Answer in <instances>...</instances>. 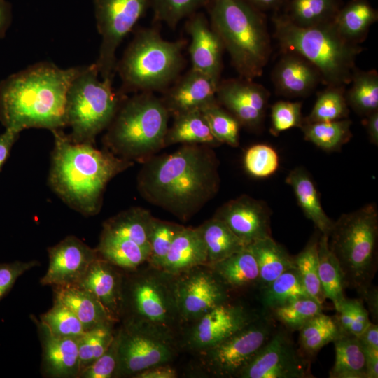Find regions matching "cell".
I'll return each instance as SVG.
<instances>
[{
	"label": "cell",
	"mask_w": 378,
	"mask_h": 378,
	"mask_svg": "<svg viewBox=\"0 0 378 378\" xmlns=\"http://www.w3.org/2000/svg\"><path fill=\"white\" fill-rule=\"evenodd\" d=\"M177 377L178 374L175 368L169 364H163L138 372L132 378H176Z\"/></svg>",
	"instance_id": "55"
},
{
	"label": "cell",
	"mask_w": 378,
	"mask_h": 378,
	"mask_svg": "<svg viewBox=\"0 0 378 378\" xmlns=\"http://www.w3.org/2000/svg\"><path fill=\"white\" fill-rule=\"evenodd\" d=\"M99 78L95 63L84 66L69 88L66 122L74 143L94 145L96 136L110 125L125 97L114 90L113 82Z\"/></svg>",
	"instance_id": "9"
},
{
	"label": "cell",
	"mask_w": 378,
	"mask_h": 378,
	"mask_svg": "<svg viewBox=\"0 0 378 378\" xmlns=\"http://www.w3.org/2000/svg\"><path fill=\"white\" fill-rule=\"evenodd\" d=\"M349 114L344 86H329L320 93L303 122H325L346 118Z\"/></svg>",
	"instance_id": "44"
},
{
	"label": "cell",
	"mask_w": 378,
	"mask_h": 378,
	"mask_svg": "<svg viewBox=\"0 0 378 378\" xmlns=\"http://www.w3.org/2000/svg\"><path fill=\"white\" fill-rule=\"evenodd\" d=\"M169 113L162 99L142 92L122 99L103 137L107 150L130 161H146L165 146Z\"/></svg>",
	"instance_id": "6"
},
{
	"label": "cell",
	"mask_w": 378,
	"mask_h": 378,
	"mask_svg": "<svg viewBox=\"0 0 378 378\" xmlns=\"http://www.w3.org/2000/svg\"><path fill=\"white\" fill-rule=\"evenodd\" d=\"M207 251V265L219 262L244 249L246 245L216 217L198 227Z\"/></svg>",
	"instance_id": "34"
},
{
	"label": "cell",
	"mask_w": 378,
	"mask_h": 378,
	"mask_svg": "<svg viewBox=\"0 0 378 378\" xmlns=\"http://www.w3.org/2000/svg\"><path fill=\"white\" fill-rule=\"evenodd\" d=\"M272 76L279 93L288 97L307 95L322 81L312 64L297 54L286 52L276 64Z\"/></svg>",
	"instance_id": "24"
},
{
	"label": "cell",
	"mask_w": 378,
	"mask_h": 378,
	"mask_svg": "<svg viewBox=\"0 0 378 378\" xmlns=\"http://www.w3.org/2000/svg\"><path fill=\"white\" fill-rule=\"evenodd\" d=\"M47 251L49 265L40 284L52 287L78 285L99 257L96 248L74 235L66 237Z\"/></svg>",
	"instance_id": "17"
},
{
	"label": "cell",
	"mask_w": 378,
	"mask_h": 378,
	"mask_svg": "<svg viewBox=\"0 0 378 378\" xmlns=\"http://www.w3.org/2000/svg\"><path fill=\"white\" fill-rule=\"evenodd\" d=\"M117 331L116 377L132 378L149 368L170 364L180 348L176 332L146 323L122 321Z\"/></svg>",
	"instance_id": "11"
},
{
	"label": "cell",
	"mask_w": 378,
	"mask_h": 378,
	"mask_svg": "<svg viewBox=\"0 0 378 378\" xmlns=\"http://www.w3.org/2000/svg\"><path fill=\"white\" fill-rule=\"evenodd\" d=\"M284 329L274 332L241 370L239 378H304L309 374L306 361Z\"/></svg>",
	"instance_id": "16"
},
{
	"label": "cell",
	"mask_w": 378,
	"mask_h": 378,
	"mask_svg": "<svg viewBox=\"0 0 378 378\" xmlns=\"http://www.w3.org/2000/svg\"><path fill=\"white\" fill-rule=\"evenodd\" d=\"M299 332V351L304 358L314 356L325 345L346 334L335 316L323 312L309 320Z\"/></svg>",
	"instance_id": "36"
},
{
	"label": "cell",
	"mask_w": 378,
	"mask_h": 378,
	"mask_svg": "<svg viewBox=\"0 0 378 378\" xmlns=\"http://www.w3.org/2000/svg\"><path fill=\"white\" fill-rule=\"evenodd\" d=\"M211 26L241 78L260 76L271 53L266 20L247 0H211Z\"/></svg>",
	"instance_id": "4"
},
{
	"label": "cell",
	"mask_w": 378,
	"mask_h": 378,
	"mask_svg": "<svg viewBox=\"0 0 378 378\" xmlns=\"http://www.w3.org/2000/svg\"><path fill=\"white\" fill-rule=\"evenodd\" d=\"M364 347L378 349V326L371 323L370 326L357 337Z\"/></svg>",
	"instance_id": "57"
},
{
	"label": "cell",
	"mask_w": 378,
	"mask_h": 378,
	"mask_svg": "<svg viewBox=\"0 0 378 378\" xmlns=\"http://www.w3.org/2000/svg\"><path fill=\"white\" fill-rule=\"evenodd\" d=\"M115 325L107 324L85 331L78 338L80 372L107 349L115 333Z\"/></svg>",
	"instance_id": "46"
},
{
	"label": "cell",
	"mask_w": 378,
	"mask_h": 378,
	"mask_svg": "<svg viewBox=\"0 0 378 378\" xmlns=\"http://www.w3.org/2000/svg\"><path fill=\"white\" fill-rule=\"evenodd\" d=\"M209 265L231 293L254 286L258 287V264L248 246L241 251Z\"/></svg>",
	"instance_id": "28"
},
{
	"label": "cell",
	"mask_w": 378,
	"mask_h": 378,
	"mask_svg": "<svg viewBox=\"0 0 378 378\" xmlns=\"http://www.w3.org/2000/svg\"><path fill=\"white\" fill-rule=\"evenodd\" d=\"M120 321L146 323L176 332L181 323L175 276L150 265L123 270Z\"/></svg>",
	"instance_id": "10"
},
{
	"label": "cell",
	"mask_w": 378,
	"mask_h": 378,
	"mask_svg": "<svg viewBox=\"0 0 378 378\" xmlns=\"http://www.w3.org/2000/svg\"><path fill=\"white\" fill-rule=\"evenodd\" d=\"M10 21V6L6 0H0V38L4 36Z\"/></svg>",
	"instance_id": "59"
},
{
	"label": "cell",
	"mask_w": 378,
	"mask_h": 378,
	"mask_svg": "<svg viewBox=\"0 0 378 378\" xmlns=\"http://www.w3.org/2000/svg\"><path fill=\"white\" fill-rule=\"evenodd\" d=\"M337 0H289L286 17L300 27L332 21L340 10Z\"/></svg>",
	"instance_id": "41"
},
{
	"label": "cell",
	"mask_w": 378,
	"mask_h": 378,
	"mask_svg": "<svg viewBox=\"0 0 378 378\" xmlns=\"http://www.w3.org/2000/svg\"><path fill=\"white\" fill-rule=\"evenodd\" d=\"M258 10H270L278 8L284 0H247Z\"/></svg>",
	"instance_id": "61"
},
{
	"label": "cell",
	"mask_w": 378,
	"mask_h": 378,
	"mask_svg": "<svg viewBox=\"0 0 378 378\" xmlns=\"http://www.w3.org/2000/svg\"><path fill=\"white\" fill-rule=\"evenodd\" d=\"M351 121L344 118L340 120L303 122L302 129L305 140L312 143L321 149L332 152L341 149L352 136Z\"/></svg>",
	"instance_id": "38"
},
{
	"label": "cell",
	"mask_w": 378,
	"mask_h": 378,
	"mask_svg": "<svg viewBox=\"0 0 378 378\" xmlns=\"http://www.w3.org/2000/svg\"><path fill=\"white\" fill-rule=\"evenodd\" d=\"M82 66L62 69L41 62L0 83V122L18 132L29 128L51 132L66 127L69 88Z\"/></svg>",
	"instance_id": "2"
},
{
	"label": "cell",
	"mask_w": 378,
	"mask_h": 378,
	"mask_svg": "<svg viewBox=\"0 0 378 378\" xmlns=\"http://www.w3.org/2000/svg\"><path fill=\"white\" fill-rule=\"evenodd\" d=\"M144 162L137 178L140 193L181 220H188L218 190V161L204 144H186Z\"/></svg>",
	"instance_id": "1"
},
{
	"label": "cell",
	"mask_w": 378,
	"mask_h": 378,
	"mask_svg": "<svg viewBox=\"0 0 378 378\" xmlns=\"http://www.w3.org/2000/svg\"><path fill=\"white\" fill-rule=\"evenodd\" d=\"M175 276L176 298L181 325L196 320L231 299V292L209 265Z\"/></svg>",
	"instance_id": "14"
},
{
	"label": "cell",
	"mask_w": 378,
	"mask_h": 378,
	"mask_svg": "<svg viewBox=\"0 0 378 378\" xmlns=\"http://www.w3.org/2000/svg\"><path fill=\"white\" fill-rule=\"evenodd\" d=\"M153 216L140 207H132L111 217L102 231L134 241L150 252L149 232Z\"/></svg>",
	"instance_id": "31"
},
{
	"label": "cell",
	"mask_w": 378,
	"mask_h": 378,
	"mask_svg": "<svg viewBox=\"0 0 378 378\" xmlns=\"http://www.w3.org/2000/svg\"><path fill=\"white\" fill-rule=\"evenodd\" d=\"M176 143L200 144L207 146L220 144L213 135L206 120L200 109L175 116L172 127L167 130L165 146Z\"/></svg>",
	"instance_id": "35"
},
{
	"label": "cell",
	"mask_w": 378,
	"mask_h": 378,
	"mask_svg": "<svg viewBox=\"0 0 378 378\" xmlns=\"http://www.w3.org/2000/svg\"><path fill=\"white\" fill-rule=\"evenodd\" d=\"M19 135L20 132L10 129H6L4 133L0 134V171L8 158L12 147Z\"/></svg>",
	"instance_id": "56"
},
{
	"label": "cell",
	"mask_w": 378,
	"mask_h": 378,
	"mask_svg": "<svg viewBox=\"0 0 378 378\" xmlns=\"http://www.w3.org/2000/svg\"><path fill=\"white\" fill-rule=\"evenodd\" d=\"M148 0H94L97 28L102 37L95 62L102 79L113 82L116 51L145 13Z\"/></svg>",
	"instance_id": "13"
},
{
	"label": "cell",
	"mask_w": 378,
	"mask_h": 378,
	"mask_svg": "<svg viewBox=\"0 0 378 378\" xmlns=\"http://www.w3.org/2000/svg\"><path fill=\"white\" fill-rule=\"evenodd\" d=\"M184 40H164L154 28L139 29L117 62L122 92L164 91L183 67Z\"/></svg>",
	"instance_id": "7"
},
{
	"label": "cell",
	"mask_w": 378,
	"mask_h": 378,
	"mask_svg": "<svg viewBox=\"0 0 378 378\" xmlns=\"http://www.w3.org/2000/svg\"><path fill=\"white\" fill-rule=\"evenodd\" d=\"M244 164L251 176L259 178H267L277 171L279 158L276 150L271 146L257 144L246 151Z\"/></svg>",
	"instance_id": "49"
},
{
	"label": "cell",
	"mask_w": 378,
	"mask_h": 378,
	"mask_svg": "<svg viewBox=\"0 0 378 378\" xmlns=\"http://www.w3.org/2000/svg\"><path fill=\"white\" fill-rule=\"evenodd\" d=\"M156 20L166 23L171 28L189 16L208 0H148Z\"/></svg>",
	"instance_id": "50"
},
{
	"label": "cell",
	"mask_w": 378,
	"mask_h": 378,
	"mask_svg": "<svg viewBox=\"0 0 378 378\" xmlns=\"http://www.w3.org/2000/svg\"><path fill=\"white\" fill-rule=\"evenodd\" d=\"M98 256L124 270H134L148 262L150 252L130 239L102 231L95 248Z\"/></svg>",
	"instance_id": "29"
},
{
	"label": "cell",
	"mask_w": 378,
	"mask_h": 378,
	"mask_svg": "<svg viewBox=\"0 0 378 378\" xmlns=\"http://www.w3.org/2000/svg\"><path fill=\"white\" fill-rule=\"evenodd\" d=\"M183 227L153 218L149 232L148 265L161 269L174 237Z\"/></svg>",
	"instance_id": "48"
},
{
	"label": "cell",
	"mask_w": 378,
	"mask_h": 378,
	"mask_svg": "<svg viewBox=\"0 0 378 378\" xmlns=\"http://www.w3.org/2000/svg\"><path fill=\"white\" fill-rule=\"evenodd\" d=\"M186 22L191 38L189 47L192 69L220 81L222 71L223 43L202 13H192Z\"/></svg>",
	"instance_id": "20"
},
{
	"label": "cell",
	"mask_w": 378,
	"mask_h": 378,
	"mask_svg": "<svg viewBox=\"0 0 378 378\" xmlns=\"http://www.w3.org/2000/svg\"><path fill=\"white\" fill-rule=\"evenodd\" d=\"M270 97L261 85L243 78L219 81L216 93L223 105L241 125L257 128L262 122Z\"/></svg>",
	"instance_id": "18"
},
{
	"label": "cell",
	"mask_w": 378,
	"mask_h": 378,
	"mask_svg": "<svg viewBox=\"0 0 378 378\" xmlns=\"http://www.w3.org/2000/svg\"><path fill=\"white\" fill-rule=\"evenodd\" d=\"M54 299L66 305L80 320L85 331L118 323L99 301L78 285L53 287Z\"/></svg>",
	"instance_id": "26"
},
{
	"label": "cell",
	"mask_w": 378,
	"mask_h": 378,
	"mask_svg": "<svg viewBox=\"0 0 378 378\" xmlns=\"http://www.w3.org/2000/svg\"><path fill=\"white\" fill-rule=\"evenodd\" d=\"M39 321L54 335L78 338L84 332L83 324L64 304L55 300L52 307L40 315Z\"/></svg>",
	"instance_id": "47"
},
{
	"label": "cell",
	"mask_w": 378,
	"mask_h": 378,
	"mask_svg": "<svg viewBox=\"0 0 378 378\" xmlns=\"http://www.w3.org/2000/svg\"><path fill=\"white\" fill-rule=\"evenodd\" d=\"M33 321L41 344L42 374L49 378H78V338L54 335L39 320Z\"/></svg>",
	"instance_id": "22"
},
{
	"label": "cell",
	"mask_w": 378,
	"mask_h": 378,
	"mask_svg": "<svg viewBox=\"0 0 378 378\" xmlns=\"http://www.w3.org/2000/svg\"><path fill=\"white\" fill-rule=\"evenodd\" d=\"M248 247L253 253L259 270V289L267 286L286 270L295 267L294 258L272 237L256 241Z\"/></svg>",
	"instance_id": "30"
},
{
	"label": "cell",
	"mask_w": 378,
	"mask_h": 378,
	"mask_svg": "<svg viewBox=\"0 0 378 378\" xmlns=\"http://www.w3.org/2000/svg\"><path fill=\"white\" fill-rule=\"evenodd\" d=\"M206 120L214 137L220 143L236 147L239 145L240 122L217 100L200 109Z\"/></svg>",
	"instance_id": "45"
},
{
	"label": "cell",
	"mask_w": 378,
	"mask_h": 378,
	"mask_svg": "<svg viewBox=\"0 0 378 378\" xmlns=\"http://www.w3.org/2000/svg\"><path fill=\"white\" fill-rule=\"evenodd\" d=\"M323 312V305L312 298H302L267 313L290 331H299L311 318Z\"/></svg>",
	"instance_id": "43"
},
{
	"label": "cell",
	"mask_w": 378,
	"mask_h": 378,
	"mask_svg": "<svg viewBox=\"0 0 378 378\" xmlns=\"http://www.w3.org/2000/svg\"><path fill=\"white\" fill-rule=\"evenodd\" d=\"M262 314L231 299L188 323L179 346L197 353L239 331Z\"/></svg>",
	"instance_id": "15"
},
{
	"label": "cell",
	"mask_w": 378,
	"mask_h": 378,
	"mask_svg": "<svg viewBox=\"0 0 378 378\" xmlns=\"http://www.w3.org/2000/svg\"><path fill=\"white\" fill-rule=\"evenodd\" d=\"M365 126L370 141L378 145V111L366 116Z\"/></svg>",
	"instance_id": "60"
},
{
	"label": "cell",
	"mask_w": 378,
	"mask_h": 378,
	"mask_svg": "<svg viewBox=\"0 0 378 378\" xmlns=\"http://www.w3.org/2000/svg\"><path fill=\"white\" fill-rule=\"evenodd\" d=\"M123 270L98 257L78 286L90 292L108 314L120 321Z\"/></svg>",
	"instance_id": "23"
},
{
	"label": "cell",
	"mask_w": 378,
	"mask_h": 378,
	"mask_svg": "<svg viewBox=\"0 0 378 378\" xmlns=\"http://www.w3.org/2000/svg\"><path fill=\"white\" fill-rule=\"evenodd\" d=\"M270 216L271 211L264 202L248 195L226 202L214 216L223 221L246 246L272 237Z\"/></svg>",
	"instance_id": "19"
},
{
	"label": "cell",
	"mask_w": 378,
	"mask_h": 378,
	"mask_svg": "<svg viewBox=\"0 0 378 378\" xmlns=\"http://www.w3.org/2000/svg\"><path fill=\"white\" fill-rule=\"evenodd\" d=\"M275 36L286 52L297 54L319 71L329 86L351 83L355 62L362 49L344 38L333 20L312 27H300L284 15L273 18Z\"/></svg>",
	"instance_id": "5"
},
{
	"label": "cell",
	"mask_w": 378,
	"mask_h": 378,
	"mask_svg": "<svg viewBox=\"0 0 378 378\" xmlns=\"http://www.w3.org/2000/svg\"><path fill=\"white\" fill-rule=\"evenodd\" d=\"M363 348L365 354L367 378H377L378 349L364 346Z\"/></svg>",
	"instance_id": "58"
},
{
	"label": "cell",
	"mask_w": 378,
	"mask_h": 378,
	"mask_svg": "<svg viewBox=\"0 0 378 378\" xmlns=\"http://www.w3.org/2000/svg\"><path fill=\"white\" fill-rule=\"evenodd\" d=\"M378 212L375 204L342 214L328 234V246L342 271L346 288L363 296L377 264Z\"/></svg>",
	"instance_id": "8"
},
{
	"label": "cell",
	"mask_w": 378,
	"mask_h": 378,
	"mask_svg": "<svg viewBox=\"0 0 378 378\" xmlns=\"http://www.w3.org/2000/svg\"><path fill=\"white\" fill-rule=\"evenodd\" d=\"M351 88L345 94L348 106L358 114L368 116L378 111V74L375 70H355Z\"/></svg>",
	"instance_id": "40"
},
{
	"label": "cell",
	"mask_w": 378,
	"mask_h": 378,
	"mask_svg": "<svg viewBox=\"0 0 378 378\" xmlns=\"http://www.w3.org/2000/svg\"><path fill=\"white\" fill-rule=\"evenodd\" d=\"M219 82L199 71L191 69L167 88L162 99L170 114L175 116L197 109L216 100Z\"/></svg>",
	"instance_id": "21"
},
{
	"label": "cell",
	"mask_w": 378,
	"mask_h": 378,
	"mask_svg": "<svg viewBox=\"0 0 378 378\" xmlns=\"http://www.w3.org/2000/svg\"><path fill=\"white\" fill-rule=\"evenodd\" d=\"M202 265H207V251L201 232L198 227H183L174 237L160 270L176 275Z\"/></svg>",
	"instance_id": "25"
},
{
	"label": "cell",
	"mask_w": 378,
	"mask_h": 378,
	"mask_svg": "<svg viewBox=\"0 0 378 378\" xmlns=\"http://www.w3.org/2000/svg\"><path fill=\"white\" fill-rule=\"evenodd\" d=\"M40 265L37 260L15 261L0 264V300L10 290L16 280L25 272Z\"/></svg>",
	"instance_id": "54"
},
{
	"label": "cell",
	"mask_w": 378,
	"mask_h": 378,
	"mask_svg": "<svg viewBox=\"0 0 378 378\" xmlns=\"http://www.w3.org/2000/svg\"><path fill=\"white\" fill-rule=\"evenodd\" d=\"M52 132L49 186L75 211L85 216L97 214L107 183L133 162L92 144L74 143L62 130Z\"/></svg>",
	"instance_id": "3"
},
{
	"label": "cell",
	"mask_w": 378,
	"mask_h": 378,
	"mask_svg": "<svg viewBox=\"0 0 378 378\" xmlns=\"http://www.w3.org/2000/svg\"><path fill=\"white\" fill-rule=\"evenodd\" d=\"M328 235L320 234L318 242V276L326 298L336 311L346 300L345 281L340 264L328 246Z\"/></svg>",
	"instance_id": "32"
},
{
	"label": "cell",
	"mask_w": 378,
	"mask_h": 378,
	"mask_svg": "<svg viewBox=\"0 0 378 378\" xmlns=\"http://www.w3.org/2000/svg\"><path fill=\"white\" fill-rule=\"evenodd\" d=\"M335 317L342 330L358 337L372 323L362 300L347 299L336 311Z\"/></svg>",
	"instance_id": "51"
},
{
	"label": "cell",
	"mask_w": 378,
	"mask_h": 378,
	"mask_svg": "<svg viewBox=\"0 0 378 378\" xmlns=\"http://www.w3.org/2000/svg\"><path fill=\"white\" fill-rule=\"evenodd\" d=\"M319 236H313L303 250L293 258L295 268L308 294L323 305L326 298L318 276V242Z\"/></svg>",
	"instance_id": "42"
},
{
	"label": "cell",
	"mask_w": 378,
	"mask_h": 378,
	"mask_svg": "<svg viewBox=\"0 0 378 378\" xmlns=\"http://www.w3.org/2000/svg\"><path fill=\"white\" fill-rule=\"evenodd\" d=\"M260 290L266 312L299 298H311L295 267L286 270Z\"/></svg>",
	"instance_id": "39"
},
{
	"label": "cell",
	"mask_w": 378,
	"mask_h": 378,
	"mask_svg": "<svg viewBox=\"0 0 378 378\" xmlns=\"http://www.w3.org/2000/svg\"><path fill=\"white\" fill-rule=\"evenodd\" d=\"M302 104L298 102L279 101L271 107V128L273 135L293 127H300L303 123Z\"/></svg>",
	"instance_id": "52"
},
{
	"label": "cell",
	"mask_w": 378,
	"mask_h": 378,
	"mask_svg": "<svg viewBox=\"0 0 378 378\" xmlns=\"http://www.w3.org/2000/svg\"><path fill=\"white\" fill-rule=\"evenodd\" d=\"M274 331V320L267 313H262L229 337L195 353L197 355L198 366L202 372L212 377H237Z\"/></svg>",
	"instance_id": "12"
},
{
	"label": "cell",
	"mask_w": 378,
	"mask_h": 378,
	"mask_svg": "<svg viewBox=\"0 0 378 378\" xmlns=\"http://www.w3.org/2000/svg\"><path fill=\"white\" fill-rule=\"evenodd\" d=\"M286 183L292 188L306 217L312 221L320 233L328 235L334 221L323 210L319 192L307 170L302 167H295L286 176Z\"/></svg>",
	"instance_id": "27"
},
{
	"label": "cell",
	"mask_w": 378,
	"mask_h": 378,
	"mask_svg": "<svg viewBox=\"0 0 378 378\" xmlns=\"http://www.w3.org/2000/svg\"><path fill=\"white\" fill-rule=\"evenodd\" d=\"M377 18V11L367 0H351L339 10L333 22L344 38L358 43Z\"/></svg>",
	"instance_id": "37"
},
{
	"label": "cell",
	"mask_w": 378,
	"mask_h": 378,
	"mask_svg": "<svg viewBox=\"0 0 378 378\" xmlns=\"http://www.w3.org/2000/svg\"><path fill=\"white\" fill-rule=\"evenodd\" d=\"M335 363L330 378H367L365 354L358 338L344 334L333 342Z\"/></svg>",
	"instance_id": "33"
},
{
	"label": "cell",
	"mask_w": 378,
	"mask_h": 378,
	"mask_svg": "<svg viewBox=\"0 0 378 378\" xmlns=\"http://www.w3.org/2000/svg\"><path fill=\"white\" fill-rule=\"evenodd\" d=\"M118 366V336L114 337L104 353L80 371L78 378H114Z\"/></svg>",
	"instance_id": "53"
}]
</instances>
